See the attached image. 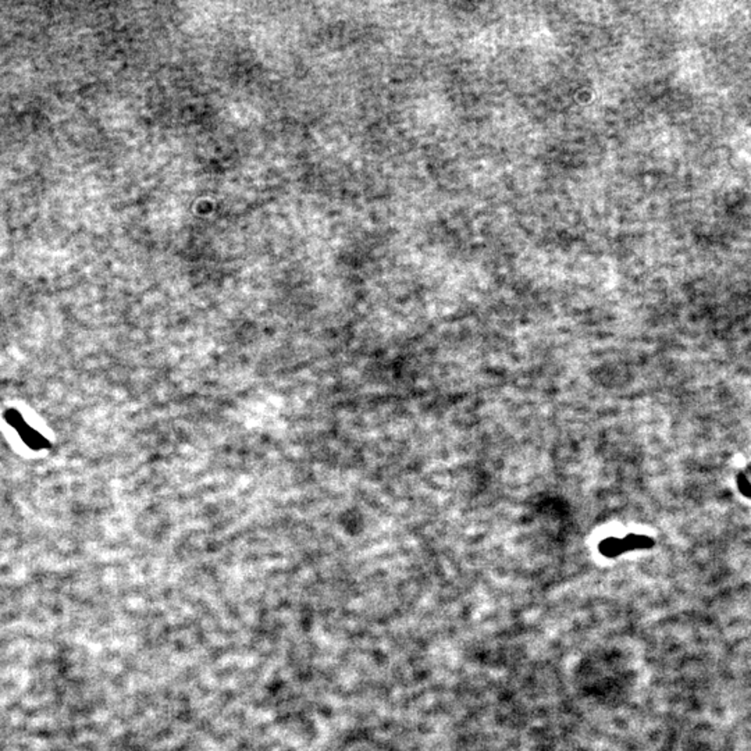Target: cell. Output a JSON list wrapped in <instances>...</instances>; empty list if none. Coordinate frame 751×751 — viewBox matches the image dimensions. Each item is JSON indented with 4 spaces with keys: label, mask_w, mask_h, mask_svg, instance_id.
Segmentation results:
<instances>
[{
    "label": "cell",
    "mask_w": 751,
    "mask_h": 751,
    "mask_svg": "<svg viewBox=\"0 0 751 751\" xmlns=\"http://www.w3.org/2000/svg\"><path fill=\"white\" fill-rule=\"evenodd\" d=\"M600 551H601L603 555H605L608 558H614V556H618V555H621L624 552H628L631 549H629L628 542H626L625 538L610 537V538H605L604 541H601Z\"/></svg>",
    "instance_id": "cell-1"
},
{
    "label": "cell",
    "mask_w": 751,
    "mask_h": 751,
    "mask_svg": "<svg viewBox=\"0 0 751 751\" xmlns=\"http://www.w3.org/2000/svg\"><path fill=\"white\" fill-rule=\"evenodd\" d=\"M18 431H20V434L22 435L24 441H25V442H27V444H28L29 447H32V448H36V449H39V448H42V447H45V445H46V441H45V438H43V437H42L41 434H38L36 431H34V430L29 429V428H28L27 425H25V426H24L22 429L18 430Z\"/></svg>",
    "instance_id": "cell-2"
},
{
    "label": "cell",
    "mask_w": 751,
    "mask_h": 751,
    "mask_svg": "<svg viewBox=\"0 0 751 751\" xmlns=\"http://www.w3.org/2000/svg\"><path fill=\"white\" fill-rule=\"evenodd\" d=\"M736 484H738V489L741 491V494L746 498H750L751 500V482L750 479L745 475V473H738L736 476Z\"/></svg>",
    "instance_id": "cell-3"
}]
</instances>
